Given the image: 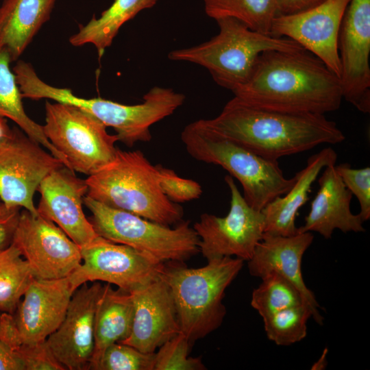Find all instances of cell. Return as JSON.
<instances>
[{"mask_svg": "<svg viewBox=\"0 0 370 370\" xmlns=\"http://www.w3.org/2000/svg\"><path fill=\"white\" fill-rule=\"evenodd\" d=\"M232 92L254 106L319 114L338 110L343 99L340 78L304 49L263 52L249 80Z\"/></svg>", "mask_w": 370, "mask_h": 370, "instance_id": "1", "label": "cell"}, {"mask_svg": "<svg viewBox=\"0 0 370 370\" xmlns=\"http://www.w3.org/2000/svg\"><path fill=\"white\" fill-rule=\"evenodd\" d=\"M202 121L213 133L263 158L275 160L345 139L336 123L324 114L260 108L236 97L217 116Z\"/></svg>", "mask_w": 370, "mask_h": 370, "instance_id": "2", "label": "cell"}, {"mask_svg": "<svg viewBox=\"0 0 370 370\" xmlns=\"http://www.w3.org/2000/svg\"><path fill=\"white\" fill-rule=\"evenodd\" d=\"M22 97L33 100L49 99L75 106L90 113L106 127H112L121 141L132 147L138 142H149L150 127L172 114L184 102V95L172 88L154 86L142 103L125 105L100 97L86 99L69 88H58L42 81L32 66L19 60L12 69Z\"/></svg>", "mask_w": 370, "mask_h": 370, "instance_id": "3", "label": "cell"}, {"mask_svg": "<svg viewBox=\"0 0 370 370\" xmlns=\"http://www.w3.org/2000/svg\"><path fill=\"white\" fill-rule=\"evenodd\" d=\"M85 181L86 195L109 207L166 226L182 221V208L164 194L157 166L140 150L117 149L114 158Z\"/></svg>", "mask_w": 370, "mask_h": 370, "instance_id": "4", "label": "cell"}, {"mask_svg": "<svg viewBox=\"0 0 370 370\" xmlns=\"http://www.w3.org/2000/svg\"><path fill=\"white\" fill-rule=\"evenodd\" d=\"M243 260L223 257L199 268L169 262L160 275L171 291L180 332L191 345L222 324L226 314L225 291L243 268Z\"/></svg>", "mask_w": 370, "mask_h": 370, "instance_id": "5", "label": "cell"}, {"mask_svg": "<svg viewBox=\"0 0 370 370\" xmlns=\"http://www.w3.org/2000/svg\"><path fill=\"white\" fill-rule=\"evenodd\" d=\"M216 21L219 27L218 34L200 45L173 50L168 58L202 66L218 85L232 92L249 80L263 52L304 49L290 38L252 30L234 18Z\"/></svg>", "mask_w": 370, "mask_h": 370, "instance_id": "6", "label": "cell"}, {"mask_svg": "<svg viewBox=\"0 0 370 370\" xmlns=\"http://www.w3.org/2000/svg\"><path fill=\"white\" fill-rule=\"evenodd\" d=\"M181 140L194 159L219 165L235 177L242 185L244 199L257 210L286 193L295 182V176L285 177L278 160L263 158L213 133L202 119L187 125Z\"/></svg>", "mask_w": 370, "mask_h": 370, "instance_id": "7", "label": "cell"}, {"mask_svg": "<svg viewBox=\"0 0 370 370\" xmlns=\"http://www.w3.org/2000/svg\"><path fill=\"white\" fill-rule=\"evenodd\" d=\"M83 204L92 213L89 220L97 234L108 241L147 253L162 262H184L199 251V238L189 221L171 228L87 195Z\"/></svg>", "mask_w": 370, "mask_h": 370, "instance_id": "8", "label": "cell"}, {"mask_svg": "<svg viewBox=\"0 0 370 370\" xmlns=\"http://www.w3.org/2000/svg\"><path fill=\"white\" fill-rule=\"evenodd\" d=\"M43 132L75 172L90 175L115 157L116 134L86 111L71 104L45 102Z\"/></svg>", "mask_w": 370, "mask_h": 370, "instance_id": "9", "label": "cell"}, {"mask_svg": "<svg viewBox=\"0 0 370 370\" xmlns=\"http://www.w3.org/2000/svg\"><path fill=\"white\" fill-rule=\"evenodd\" d=\"M230 190V208L223 217L204 213L194 223L199 249L208 260L234 257L248 261L264 235V220L260 210L245 201L230 175L225 176Z\"/></svg>", "mask_w": 370, "mask_h": 370, "instance_id": "10", "label": "cell"}, {"mask_svg": "<svg viewBox=\"0 0 370 370\" xmlns=\"http://www.w3.org/2000/svg\"><path fill=\"white\" fill-rule=\"evenodd\" d=\"M80 249L82 263L70 275L76 289L86 282L103 281L131 293L157 279L164 263L99 236Z\"/></svg>", "mask_w": 370, "mask_h": 370, "instance_id": "11", "label": "cell"}, {"mask_svg": "<svg viewBox=\"0 0 370 370\" xmlns=\"http://www.w3.org/2000/svg\"><path fill=\"white\" fill-rule=\"evenodd\" d=\"M42 147L14 127L0 149V199L8 208H23L38 214L35 192L49 173L64 165Z\"/></svg>", "mask_w": 370, "mask_h": 370, "instance_id": "12", "label": "cell"}, {"mask_svg": "<svg viewBox=\"0 0 370 370\" xmlns=\"http://www.w3.org/2000/svg\"><path fill=\"white\" fill-rule=\"evenodd\" d=\"M38 279L70 275L82 263L80 247L51 221L20 212L12 242Z\"/></svg>", "mask_w": 370, "mask_h": 370, "instance_id": "13", "label": "cell"}, {"mask_svg": "<svg viewBox=\"0 0 370 370\" xmlns=\"http://www.w3.org/2000/svg\"><path fill=\"white\" fill-rule=\"evenodd\" d=\"M343 99L370 112V0H351L338 40Z\"/></svg>", "mask_w": 370, "mask_h": 370, "instance_id": "14", "label": "cell"}, {"mask_svg": "<svg viewBox=\"0 0 370 370\" xmlns=\"http://www.w3.org/2000/svg\"><path fill=\"white\" fill-rule=\"evenodd\" d=\"M351 0H327L307 10L278 15L271 35L286 36L319 58L338 77L341 66L338 49V34Z\"/></svg>", "mask_w": 370, "mask_h": 370, "instance_id": "15", "label": "cell"}, {"mask_svg": "<svg viewBox=\"0 0 370 370\" xmlns=\"http://www.w3.org/2000/svg\"><path fill=\"white\" fill-rule=\"evenodd\" d=\"M103 288L98 281L78 287L63 321L46 339L65 369H90L94 350L95 316Z\"/></svg>", "mask_w": 370, "mask_h": 370, "instance_id": "16", "label": "cell"}, {"mask_svg": "<svg viewBox=\"0 0 370 370\" xmlns=\"http://www.w3.org/2000/svg\"><path fill=\"white\" fill-rule=\"evenodd\" d=\"M37 191L40 195L38 214L56 224L79 247L98 236L82 208L88 186L75 171L64 165L54 169L42 180Z\"/></svg>", "mask_w": 370, "mask_h": 370, "instance_id": "17", "label": "cell"}, {"mask_svg": "<svg viewBox=\"0 0 370 370\" xmlns=\"http://www.w3.org/2000/svg\"><path fill=\"white\" fill-rule=\"evenodd\" d=\"M75 290L70 275L59 279L34 278L14 317L21 343L46 341L63 321Z\"/></svg>", "mask_w": 370, "mask_h": 370, "instance_id": "18", "label": "cell"}, {"mask_svg": "<svg viewBox=\"0 0 370 370\" xmlns=\"http://www.w3.org/2000/svg\"><path fill=\"white\" fill-rule=\"evenodd\" d=\"M134 314L131 333L121 343L142 352H156L180 332L174 301L160 275L148 284L132 291Z\"/></svg>", "mask_w": 370, "mask_h": 370, "instance_id": "19", "label": "cell"}, {"mask_svg": "<svg viewBox=\"0 0 370 370\" xmlns=\"http://www.w3.org/2000/svg\"><path fill=\"white\" fill-rule=\"evenodd\" d=\"M314 239L311 232H297L292 236L264 234L247 261L251 275L262 278L275 272L291 282L301 293L312 312V319L323 323L319 305L312 291L306 285L301 272V262L305 251Z\"/></svg>", "mask_w": 370, "mask_h": 370, "instance_id": "20", "label": "cell"}, {"mask_svg": "<svg viewBox=\"0 0 370 370\" xmlns=\"http://www.w3.org/2000/svg\"><path fill=\"white\" fill-rule=\"evenodd\" d=\"M318 183L319 189L310 211L297 232H315L329 239L335 230L344 233L365 232L360 216L351 211L353 195L337 173L335 164L324 168Z\"/></svg>", "mask_w": 370, "mask_h": 370, "instance_id": "21", "label": "cell"}, {"mask_svg": "<svg viewBox=\"0 0 370 370\" xmlns=\"http://www.w3.org/2000/svg\"><path fill=\"white\" fill-rule=\"evenodd\" d=\"M337 154L326 147L311 156L306 166L295 174V182L284 195L269 203L261 211L264 216V234L292 236L297 233L295 225L299 210L308 199L309 193L321 171L335 164Z\"/></svg>", "mask_w": 370, "mask_h": 370, "instance_id": "22", "label": "cell"}, {"mask_svg": "<svg viewBox=\"0 0 370 370\" xmlns=\"http://www.w3.org/2000/svg\"><path fill=\"white\" fill-rule=\"evenodd\" d=\"M56 0H3L0 5V47L16 60L49 18Z\"/></svg>", "mask_w": 370, "mask_h": 370, "instance_id": "23", "label": "cell"}, {"mask_svg": "<svg viewBox=\"0 0 370 370\" xmlns=\"http://www.w3.org/2000/svg\"><path fill=\"white\" fill-rule=\"evenodd\" d=\"M134 307L130 293L103 286L99 299L94 325V350L90 369L96 370L105 350L112 344L121 343L130 336Z\"/></svg>", "mask_w": 370, "mask_h": 370, "instance_id": "24", "label": "cell"}, {"mask_svg": "<svg viewBox=\"0 0 370 370\" xmlns=\"http://www.w3.org/2000/svg\"><path fill=\"white\" fill-rule=\"evenodd\" d=\"M158 0H114L98 18L92 17L86 25H80L69 41L74 47L92 44L101 58L109 47L120 28L140 11L153 7Z\"/></svg>", "mask_w": 370, "mask_h": 370, "instance_id": "25", "label": "cell"}, {"mask_svg": "<svg viewBox=\"0 0 370 370\" xmlns=\"http://www.w3.org/2000/svg\"><path fill=\"white\" fill-rule=\"evenodd\" d=\"M12 62L8 51L0 47V116L14 121L26 135L70 169L65 157L46 138L42 126L26 114L15 74L10 66Z\"/></svg>", "mask_w": 370, "mask_h": 370, "instance_id": "26", "label": "cell"}, {"mask_svg": "<svg viewBox=\"0 0 370 370\" xmlns=\"http://www.w3.org/2000/svg\"><path fill=\"white\" fill-rule=\"evenodd\" d=\"M206 14L215 21L236 18L252 30L271 35L278 15L277 0H204Z\"/></svg>", "mask_w": 370, "mask_h": 370, "instance_id": "27", "label": "cell"}, {"mask_svg": "<svg viewBox=\"0 0 370 370\" xmlns=\"http://www.w3.org/2000/svg\"><path fill=\"white\" fill-rule=\"evenodd\" d=\"M35 278L28 262L12 243L0 251V310L12 314Z\"/></svg>", "mask_w": 370, "mask_h": 370, "instance_id": "28", "label": "cell"}, {"mask_svg": "<svg viewBox=\"0 0 370 370\" xmlns=\"http://www.w3.org/2000/svg\"><path fill=\"white\" fill-rule=\"evenodd\" d=\"M261 279L260 284L252 292L251 306L262 319L282 310L306 303L299 291L281 275L271 272Z\"/></svg>", "mask_w": 370, "mask_h": 370, "instance_id": "29", "label": "cell"}, {"mask_svg": "<svg viewBox=\"0 0 370 370\" xmlns=\"http://www.w3.org/2000/svg\"><path fill=\"white\" fill-rule=\"evenodd\" d=\"M312 312L306 303L278 311L263 319L267 338L278 345L288 346L303 340Z\"/></svg>", "mask_w": 370, "mask_h": 370, "instance_id": "30", "label": "cell"}, {"mask_svg": "<svg viewBox=\"0 0 370 370\" xmlns=\"http://www.w3.org/2000/svg\"><path fill=\"white\" fill-rule=\"evenodd\" d=\"M191 346L186 336L180 332L158 348L156 352L153 370L206 369L201 357L188 356Z\"/></svg>", "mask_w": 370, "mask_h": 370, "instance_id": "31", "label": "cell"}, {"mask_svg": "<svg viewBox=\"0 0 370 370\" xmlns=\"http://www.w3.org/2000/svg\"><path fill=\"white\" fill-rule=\"evenodd\" d=\"M156 352L145 353L121 343L110 345L96 370H153Z\"/></svg>", "mask_w": 370, "mask_h": 370, "instance_id": "32", "label": "cell"}, {"mask_svg": "<svg viewBox=\"0 0 370 370\" xmlns=\"http://www.w3.org/2000/svg\"><path fill=\"white\" fill-rule=\"evenodd\" d=\"M346 188L355 195L360 204L358 213L365 222L370 219V167L354 169L348 163L335 166Z\"/></svg>", "mask_w": 370, "mask_h": 370, "instance_id": "33", "label": "cell"}, {"mask_svg": "<svg viewBox=\"0 0 370 370\" xmlns=\"http://www.w3.org/2000/svg\"><path fill=\"white\" fill-rule=\"evenodd\" d=\"M156 166L161 189L171 201L187 202L198 199L202 194V188L196 181L178 176L173 170L160 164Z\"/></svg>", "mask_w": 370, "mask_h": 370, "instance_id": "34", "label": "cell"}, {"mask_svg": "<svg viewBox=\"0 0 370 370\" xmlns=\"http://www.w3.org/2000/svg\"><path fill=\"white\" fill-rule=\"evenodd\" d=\"M14 352L23 362L25 370H65L46 341L29 344L21 343Z\"/></svg>", "mask_w": 370, "mask_h": 370, "instance_id": "35", "label": "cell"}, {"mask_svg": "<svg viewBox=\"0 0 370 370\" xmlns=\"http://www.w3.org/2000/svg\"><path fill=\"white\" fill-rule=\"evenodd\" d=\"M21 208H14L6 215L0 217V251L11 245L17 225Z\"/></svg>", "mask_w": 370, "mask_h": 370, "instance_id": "36", "label": "cell"}, {"mask_svg": "<svg viewBox=\"0 0 370 370\" xmlns=\"http://www.w3.org/2000/svg\"><path fill=\"white\" fill-rule=\"evenodd\" d=\"M327 0H277L278 15L298 13L313 8Z\"/></svg>", "mask_w": 370, "mask_h": 370, "instance_id": "37", "label": "cell"}, {"mask_svg": "<svg viewBox=\"0 0 370 370\" xmlns=\"http://www.w3.org/2000/svg\"><path fill=\"white\" fill-rule=\"evenodd\" d=\"M0 370H25L23 362L17 354L1 338Z\"/></svg>", "mask_w": 370, "mask_h": 370, "instance_id": "38", "label": "cell"}, {"mask_svg": "<svg viewBox=\"0 0 370 370\" xmlns=\"http://www.w3.org/2000/svg\"><path fill=\"white\" fill-rule=\"evenodd\" d=\"M12 133V129L8 125L7 119L0 116V149L5 144Z\"/></svg>", "mask_w": 370, "mask_h": 370, "instance_id": "39", "label": "cell"}, {"mask_svg": "<svg viewBox=\"0 0 370 370\" xmlns=\"http://www.w3.org/2000/svg\"><path fill=\"white\" fill-rule=\"evenodd\" d=\"M328 349L325 348L318 360L314 363L311 369L313 370H322L324 369L327 365L326 356L328 354Z\"/></svg>", "mask_w": 370, "mask_h": 370, "instance_id": "40", "label": "cell"}, {"mask_svg": "<svg viewBox=\"0 0 370 370\" xmlns=\"http://www.w3.org/2000/svg\"><path fill=\"white\" fill-rule=\"evenodd\" d=\"M14 208H8L3 201L0 199V217L6 215L11 212Z\"/></svg>", "mask_w": 370, "mask_h": 370, "instance_id": "41", "label": "cell"}]
</instances>
